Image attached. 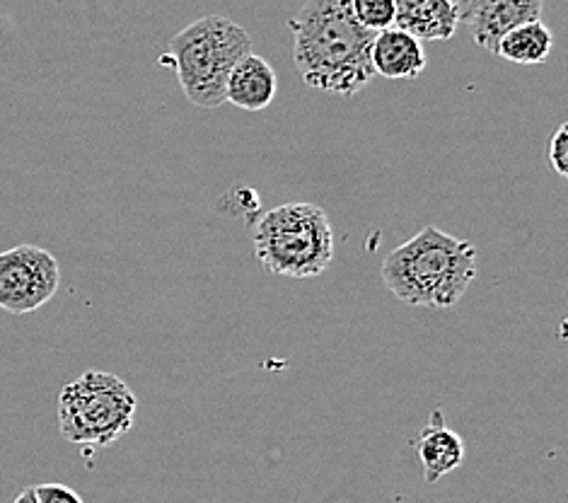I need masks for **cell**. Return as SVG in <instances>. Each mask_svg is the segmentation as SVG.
Returning <instances> with one entry per match:
<instances>
[{
    "label": "cell",
    "instance_id": "cell-16",
    "mask_svg": "<svg viewBox=\"0 0 568 503\" xmlns=\"http://www.w3.org/2000/svg\"><path fill=\"white\" fill-rule=\"evenodd\" d=\"M12 503H39V501H37V494H34V486L24 489V492H20L18 499L12 501Z\"/></svg>",
    "mask_w": 568,
    "mask_h": 503
},
{
    "label": "cell",
    "instance_id": "cell-3",
    "mask_svg": "<svg viewBox=\"0 0 568 503\" xmlns=\"http://www.w3.org/2000/svg\"><path fill=\"white\" fill-rule=\"evenodd\" d=\"M252 53V37L230 18L209 16L170 39L160 66L178 73L184 98L201 110L225 104V83L240 59Z\"/></svg>",
    "mask_w": 568,
    "mask_h": 503
},
{
    "label": "cell",
    "instance_id": "cell-1",
    "mask_svg": "<svg viewBox=\"0 0 568 503\" xmlns=\"http://www.w3.org/2000/svg\"><path fill=\"white\" fill-rule=\"evenodd\" d=\"M288 27L295 71L307 88L354 98L373 80L375 34L356 22L348 0H305Z\"/></svg>",
    "mask_w": 568,
    "mask_h": 503
},
{
    "label": "cell",
    "instance_id": "cell-5",
    "mask_svg": "<svg viewBox=\"0 0 568 503\" xmlns=\"http://www.w3.org/2000/svg\"><path fill=\"white\" fill-rule=\"evenodd\" d=\"M139 400L114 373L88 371L59 394V429L73 445L106 447L133 426Z\"/></svg>",
    "mask_w": 568,
    "mask_h": 503
},
{
    "label": "cell",
    "instance_id": "cell-6",
    "mask_svg": "<svg viewBox=\"0 0 568 503\" xmlns=\"http://www.w3.org/2000/svg\"><path fill=\"white\" fill-rule=\"evenodd\" d=\"M61 266L51 252L20 244L0 252V310L27 315L44 308L59 291Z\"/></svg>",
    "mask_w": 568,
    "mask_h": 503
},
{
    "label": "cell",
    "instance_id": "cell-4",
    "mask_svg": "<svg viewBox=\"0 0 568 503\" xmlns=\"http://www.w3.org/2000/svg\"><path fill=\"white\" fill-rule=\"evenodd\" d=\"M254 256L268 274L322 276L334 260V228L317 203H283L254 225Z\"/></svg>",
    "mask_w": 568,
    "mask_h": 503
},
{
    "label": "cell",
    "instance_id": "cell-8",
    "mask_svg": "<svg viewBox=\"0 0 568 503\" xmlns=\"http://www.w3.org/2000/svg\"><path fill=\"white\" fill-rule=\"evenodd\" d=\"M278 78L272 63L252 51L230 71L225 83V102L245 112H262L274 102Z\"/></svg>",
    "mask_w": 568,
    "mask_h": 503
},
{
    "label": "cell",
    "instance_id": "cell-7",
    "mask_svg": "<svg viewBox=\"0 0 568 503\" xmlns=\"http://www.w3.org/2000/svg\"><path fill=\"white\" fill-rule=\"evenodd\" d=\"M539 16H542V0H471L459 22H467L475 44L496 53L498 42L510 30L535 22Z\"/></svg>",
    "mask_w": 568,
    "mask_h": 503
},
{
    "label": "cell",
    "instance_id": "cell-11",
    "mask_svg": "<svg viewBox=\"0 0 568 503\" xmlns=\"http://www.w3.org/2000/svg\"><path fill=\"white\" fill-rule=\"evenodd\" d=\"M371 66L373 73L387 80H416L426 68V53L418 39L389 27L373 39Z\"/></svg>",
    "mask_w": 568,
    "mask_h": 503
},
{
    "label": "cell",
    "instance_id": "cell-13",
    "mask_svg": "<svg viewBox=\"0 0 568 503\" xmlns=\"http://www.w3.org/2000/svg\"><path fill=\"white\" fill-rule=\"evenodd\" d=\"M348 3L356 22L373 34L395 27V0H348Z\"/></svg>",
    "mask_w": 568,
    "mask_h": 503
},
{
    "label": "cell",
    "instance_id": "cell-2",
    "mask_svg": "<svg viewBox=\"0 0 568 503\" xmlns=\"http://www.w3.org/2000/svg\"><path fill=\"white\" fill-rule=\"evenodd\" d=\"M475 276V244L433 225L418 230L383 262L387 291L412 308L450 310L463 301Z\"/></svg>",
    "mask_w": 568,
    "mask_h": 503
},
{
    "label": "cell",
    "instance_id": "cell-12",
    "mask_svg": "<svg viewBox=\"0 0 568 503\" xmlns=\"http://www.w3.org/2000/svg\"><path fill=\"white\" fill-rule=\"evenodd\" d=\"M554 34L542 20L527 22L510 30L496 47V57L520 66H539L549 59Z\"/></svg>",
    "mask_w": 568,
    "mask_h": 503
},
{
    "label": "cell",
    "instance_id": "cell-10",
    "mask_svg": "<svg viewBox=\"0 0 568 503\" xmlns=\"http://www.w3.org/2000/svg\"><path fill=\"white\" fill-rule=\"evenodd\" d=\"M416 453L422 457L424 465V480L428 484H436L445 474L455 472L465 460V441L445 424L443 412L433 410L428 416V424L418 433Z\"/></svg>",
    "mask_w": 568,
    "mask_h": 503
},
{
    "label": "cell",
    "instance_id": "cell-9",
    "mask_svg": "<svg viewBox=\"0 0 568 503\" xmlns=\"http://www.w3.org/2000/svg\"><path fill=\"white\" fill-rule=\"evenodd\" d=\"M457 24L459 10L450 0H395V27L418 42H448Z\"/></svg>",
    "mask_w": 568,
    "mask_h": 503
},
{
    "label": "cell",
    "instance_id": "cell-17",
    "mask_svg": "<svg viewBox=\"0 0 568 503\" xmlns=\"http://www.w3.org/2000/svg\"><path fill=\"white\" fill-rule=\"evenodd\" d=\"M450 3L459 10V18H463V12L469 8V3H471V0H450Z\"/></svg>",
    "mask_w": 568,
    "mask_h": 503
},
{
    "label": "cell",
    "instance_id": "cell-14",
    "mask_svg": "<svg viewBox=\"0 0 568 503\" xmlns=\"http://www.w3.org/2000/svg\"><path fill=\"white\" fill-rule=\"evenodd\" d=\"M547 160L559 177H568V124H561L551 133L547 143Z\"/></svg>",
    "mask_w": 568,
    "mask_h": 503
},
{
    "label": "cell",
    "instance_id": "cell-15",
    "mask_svg": "<svg viewBox=\"0 0 568 503\" xmlns=\"http://www.w3.org/2000/svg\"><path fill=\"white\" fill-rule=\"evenodd\" d=\"M39 503H85L78 492L65 484H39L34 486Z\"/></svg>",
    "mask_w": 568,
    "mask_h": 503
}]
</instances>
